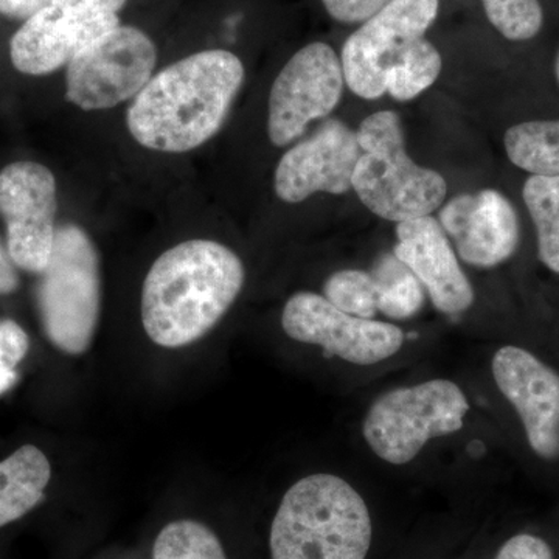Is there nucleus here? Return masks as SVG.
<instances>
[{"label":"nucleus","instance_id":"13","mask_svg":"<svg viewBox=\"0 0 559 559\" xmlns=\"http://www.w3.org/2000/svg\"><path fill=\"white\" fill-rule=\"evenodd\" d=\"M491 373L499 392L520 415L530 448L559 459V374L528 349L506 345L495 353Z\"/></svg>","mask_w":559,"mask_h":559},{"label":"nucleus","instance_id":"17","mask_svg":"<svg viewBox=\"0 0 559 559\" xmlns=\"http://www.w3.org/2000/svg\"><path fill=\"white\" fill-rule=\"evenodd\" d=\"M50 479L49 459L33 444H25L0 462V528L36 509Z\"/></svg>","mask_w":559,"mask_h":559},{"label":"nucleus","instance_id":"1","mask_svg":"<svg viewBox=\"0 0 559 559\" xmlns=\"http://www.w3.org/2000/svg\"><path fill=\"white\" fill-rule=\"evenodd\" d=\"M245 66L227 50H204L160 70L127 114L143 148L180 154L218 134L245 83Z\"/></svg>","mask_w":559,"mask_h":559},{"label":"nucleus","instance_id":"20","mask_svg":"<svg viewBox=\"0 0 559 559\" xmlns=\"http://www.w3.org/2000/svg\"><path fill=\"white\" fill-rule=\"evenodd\" d=\"M522 198L535 224L539 260L559 274V176H530Z\"/></svg>","mask_w":559,"mask_h":559},{"label":"nucleus","instance_id":"8","mask_svg":"<svg viewBox=\"0 0 559 559\" xmlns=\"http://www.w3.org/2000/svg\"><path fill=\"white\" fill-rule=\"evenodd\" d=\"M157 49L145 32L119 25L81 50L66 68V100L83 110L134 100L153 79Z\"/></svg>","mask_w":559,"mask_h":559},{"label":"nucleus","instance_id":"9","mask_svg":"<svg viewBox=\"0 0 559 559\" xmlns=\"http://www.w3.org/2000/svg\"><path fill=\"white\" fill-rule=\"evenodd\" d=\"M282 326L290 340L316 345L326 355L358 367L392 359L406 342V334L395 323L356 318L310 290L289 297Z\"/></svg>","mask_w":559,"mask_h":559},{"label":"nucleus","instance_id":"3","mask_svg":"<svg viewBox=\"0 0 559 559\" xmlns=\"http://www.w3.org/2000/svg\"><path fill=\"white\" fill-rule=\"evenodd\" d=\"M373 521L362 495L331 473H314L285 492L270 533L271 559H367Z\"/></svg>","mask_w":559,"mask_h":559},{"label":"nucleus","instance_id":"30","mask_svg":"<svg viewBox=\"0 0 559 559\" xmlns=\"http://www.w3.org/2000/svg\"><path fill=\"white\" fill-rule=\"evenodd\" d=\"M555 75H557V81L559 84V51L557 55V60H555Z\"/></svg>","mask_w":559,"mask_h":559},{"label":"nucleus","instance_id":"18","mask_svg":"<svg viewBox=\"0 0 559 559\" xmlns=\"http://www.w3.org/2000/svg\"><path fill=\"white\" fill-rule=\"evenodd\" d=\"M507 156L521 170L559 176V120H533L514 124L503 138Z\"/></svg>","mask_w":559,"mask_h":559},{"label":"nucleus","instance_id":"15","mask_svg":"<svg viewBox=\"0 0 559 559\" xmlns=\"http://www.w3.org/2000/svg\"><path fill=\"white\" fill-rule=\"evenodd\" d=\"M439 223L460 259L480 270L506 263L520 246L516 209L498 190L452 198L440 210Z\"/></svg>","mask_w":559,"mask_h":559},{"label":"nucleus","instance_id":"21","mask_svg":"<svg viewBox=\"0 0 559 559\" xmlns=\"http://www.w3.org/2000/svg\"><path fill=\"white\" fill-rule=\"evenodd\" d=\"M443 61L439 50L428 39H419L399 64L393 66L385 75V92L399 102L417 98L429 90L440 76Z\"/></svg>","mask_w":559,"mask_h":559},{"label":"nucleus","instance_id":"27","mask_svg":"<svg viewBox=\"0 0 559 559\" xmlns=\"http://www.w3.org/2000/svg\"><path fill=\"white\" fill-rule=\"evenodd\" d=\"M495 559H555V555L547 540L530 533H520L502 544Z\"/></svg>","mask_w":559,"mask_h":559},{"label":"nucleus","instance_id":"19","mask_svg":"<svg viewBox=\"0 0 559 559\" xmlns=\"http://www.w3.org/2000/svg\"><path fill=\"white\" fill-rule=\"evenodd\" d=\"M370 274L377 285L381 314L392 320H407L418 314L425 305V288L395 253L378 257Z\"/></svg>","mask_w":559,"mask_h":559},{"label":"nucleus","instance_id":"4","mask_svg":"<svg viewBox=\"0 0 559 559\" xmlns=\"http://www.w3.org/2000/svg\"><path fill=\"white\" fill-rule=\"evenodd\" d=\"M356 134L360 156L352 189L371 213L404 223L430 216L441 207L447 200V180L407 156L403 128L395 112L371 114Z\"/></svg>","mask_w":559,"mask_h":559},{"label":"nucleus","instance_id":"5","mask_svg":"<svg viewBox=\"0 0 559 559\" xmlns=\"http://www.w3.org/2000/svg\"><path fill=\"white\" fill-rule=\"evenodd\" d=\"M39 280L36 301L47 340L76 356L90 349L102 307L100 259L90 234L58 227L53 252Z\"/></svg>","mask_w":559,"mask_h":559},{"label":"nucleus","instance_id":"7","mask_svg":"<svg viewBox=\"0 0 559 559\" xmlns=\"http://www.w3.org/2000/svg\"><path fill=\"white\" fill-rule=\"evenodd\" d=\"M128 0H50L10 40L21 73L43 76L68 66L81 50L119 27Z\"/></svg>","mask_w":559,"mask_h":559},{"label":"nucleus","instance_id":"14","mask_svg":"<svg viewBox=\"0 0 559 559\" xmlns=\"http://www.w3.org/2000/svg\"><path fill=\"white\" fill-rule=\"evenodd\" d=\"M359 156L358 134L341 120H329L310 139L286 151L275 170V193L288 204H299L319 191L347 193Z\"/></svg>","mask_w":559,"mask_h":559},{"label":"nucleus","instance_id":"25","mask_svg":"<svg viewBox=\"0 0 559 559\" xmlns=\"http://www.w3.org/2000/svg\"><path fill=\"white\" fill-rule=\"evenodd\" d=\"M27 352V333L14 320H0V395L16 384V367Z\"/></svg>","mask_w":559,"mask_h":559},{"label":"nucleus","instance_id":"24","mask_svg":"<svg viewBox=\"0 0 559 559\" xmlns=\"http://www.w3.org/2000/svg\"><path fill=\"white\" fill-rule=\"evenodd\" d=\"M492 27L510 40L535 38L544 24L539 0H481Z\"/></svg>","mask_w":559,"mask_h":559},{"label":"nucleus","instance_id":"10","mask_svg":"<svg viewBox=\"0 0 559 559\" xmlns=\"http://www.w3.org/2000/svg\"><path fill=\"white\" fill-rule=\"evenodd\" d=\"M439 14V0H392L345 40L342 69L345 84L366 100L385 94V75L425 38Z\"/></svg>","mask_w":559,"mask_h":559},{"label":"nucleus","instance_id":"26","mask_svg":"<svg viewBox=\"0 0 559 559\" xmlns=\"http://www.w3.org/2000/svg\"><path fill=\"white\" fill-rule=\"evenodd\" d=\"M390 2L392 0H322L330 16L344 24L369 21Z\"/></svg>","mask_w":559,"mask_h":559},{"label":"nucleus","instance_id":"23","mask_svg":"<svg viewBox=\"0 0 559 559\" xmlns=\"http://www.w3.org/2000/svg\"><path fill=\"white\" fill-rule=\"evenodd\" d=\"M323 297H326L334 307L356 318L374 319L380 312L377 285L367 271L334 272L323 283Z\"/></svg>","mask_w":559,"mask_h":559},{"label":"nucleus","instance_id":"2","mask_svg":"<svg viewBox=\"0 0 559 559\" xmlns=\"http://www.w3.org/2000/svg\"><path fill=\"white\" fill-rule=\"evenodd\" d=\"M245 280L240 257L218 241L189 240L165 250L143 282L145 333L164 348L193 344L230 310Z\"/></svg>","mask_w":559,"mask_h":559},{"label":"nucleus","instance_id":"11","mask_svg":"<svg viewBox=\"0 0 559 559\" xmlns=\"http://www.w3.org/2000/svg\"><path fill=\"white\" fill-rule=\"evenodd\" d=\"M345 79L329 44L312 43L297 51L272 84L267 134L275 146L301 138L311 121L325 119L340 105Z\"/></svg>","mask_w":559,"mask_h":559},{"label":"nucleus","instance_id":"6","mask_svg":"<svg viewBox=\"0 0 559 559\" xmlns=\"http://www.w3.org/2000/svg\"><path fill=\"white\" fill-rule=\"evenodd\" d=\"M469 411L463 389L444 378L390 389L364 415V441L382 462L404 466L430 441L462 430Z\"/></svg>","mask_w":559,"mask_h":559},{"label":"nucleus","instance_id":"12","mask_svg":"<svg viewBox=\"0 0 559 559\" xmlns=\"http://www.w3.org/2000/svg\"><path fill=\"white\" fill-rule=\"evenodd\" d=\"M57 179L38 162L20 160L0 170V216L9 255L31 274H43L57 238Z\"/></svg>","mask_w":559,"mask_h":559},{"label":"nucleus","instance_id":"16","mask_svg":"<svg viewBox=\"0 0 559 559\" xmlns=\"http://www.w3.org/2000/svg\"><path fill=\"white\" fill-rule=\"evenodd\" d=\"M393 253L414 272L437 310L460 316L473 307V285L439 221L423 216L396 224Z\"/></svg>","mask_w":559,"mask_h":559},{"label":"nucleus","instance_id":"22","mask_svg":"<svg viewBox=\"0 0 559 559\" xmlns=\"http://www.w3.org/2000/svg\"><path fill=\"white\" fill-rule=\"evenodd\" d=\"M153 559H227V555L207 525L182 520L162 528L154 543Z\"/></svg>","mask_w":559,"mask_h":559},{"label":"nucleus","instance_id":"28","mask_svg":"<svg viewBox=\"0 0 559 559\" xmlns=\"http://www.w3.org/2000/svg\"><path fill=\"white\" fill-rule=\"evenodd\" d=\"M50 0H0V14L10 20H28Z\"/></svg>","mask_w":559,"mask_h":559},{"label":"nucleus","instance_id":"29","mask_svg":"<svg viewBox=\"0 0 559 559\" xmlns=\"http://www.w3.org/2000/svg\"><path fill=\"white\" fill-rule=\"evenodd\" d=\"M9 253L0 245V296L14 293L20 286V277L13 267Z\"/></svg>","mask_w":559,"mask_h":559}]
</instances>
